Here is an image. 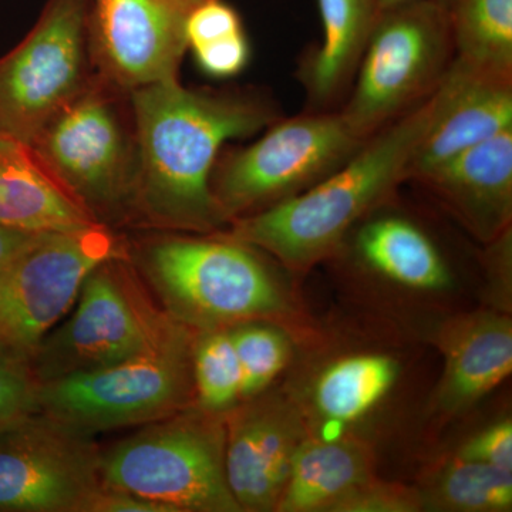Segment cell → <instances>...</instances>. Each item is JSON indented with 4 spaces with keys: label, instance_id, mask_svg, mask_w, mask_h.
Segmentation results:
<instances>
[{
    "label": "cell",
    "instance_id": "obj_1",
    "mask_svg": "<svg viewBox=\"0 0 512 512\" xmlns=\"http://www.w3.org/2000/svg\"><path fill=\"white\" fill-rule=\"evenodd\" d=\"M136 170L128 204L151 224L217 231L229 222L212 192L222 146L275 121L271 106L242 94L185 89L178 79L133 90Z\"/></svg>",
    "mask_w": 512,
    "mask_h": 512
},
{
    "label": "cell",
    "instance_id": "obj_2",
    "mask_svg": "<svg viewBox=\"0 0 512 512\" xmlns=\"http://www.w3.org/2000/svg\"><path fill=\"white\" fill-rule=\"evenodd\" d=\"M430 96L367 138L355 156L308 190L234 220L228 237L302 274L335 254L346 235L409 178L429 126Z\"/></svg>",
    "mask_w": 512,
    "mask_h": 512
},
{
    "label": "cell",
    "instance_id": "obj_3",
    "mask_svg": "<svg viewBox=\"0 0 512 512\" xmlns=\"http://www.w3.org/2000/svg\"><path fill=\"white\" fill-rule=\"evenodd\" d=\"M140 265L164 311L194 332L249 320L302 332L301 312L255 248L228 237H164L141 249Z\"/></svg>",
    "mask_w": 512,
    "mask_h": 512
},
{
    "label": "cell",
    "instance_id": "obj_4",
    "mask_svg": "<svg viewBox=\"0 0 512 512\" xmlns=\"http://www.w3.org/2000/svg\"><path fill=\"white\" fill-rule=\"evenodd\" d=\"M225 414L197 404L100 451L101 484L173 512H242L225 468Z\"/></svg>",
    "mask_w": 512,
    "mask_h": 512
},
{
    "label": "cell",
    "instance_id": "obj_5",
    "mask_svg": "<svg viewBox=\"0 0 512 512\" xmlns=\"http://www.w3.org/2000/svg\"><path fill=\"white\" fill-rule=\"evenodd\" d=\"M195 332L171 335L114 365L40 384V412L93 437L100 431L144 426L195 404Z\"/></svg>",
    "mask_w": 512,
    "mask_h": 512
},
{
    "label": "cell",
    "instance_id": "obj_6",
    "mask_svg": "<svg viewBox=\"0 0 512 512\" xmlns=\"http://www.w3.org/2000/svg\"><path fill=\"white\" fill-rule=\"evenodd\" d=\"M453 52L447 6L419 0L380 10L340 114L366 140L434 92Z\"/></svg>",
    "mask_w": 512,
    "mask_h": 512
},
{
    "label": "cell",
    "instance_id": "obj_7",
    "mask_svg": "<svg viewBox=\"0 0 512 512\" xmlns=\"http://www.w3.org/2000/svg\"><path fill=\"white\" fill-rule=\"evenodd\" d=\"M77 302L69 320L47 333L30 359L40 384L119 363L153 348L181 325L151 301L123 256L94 268Z\"/></svg>",
    "mask_w": 512,
    "mask_h": 512
},
{
    "label": "cell",
    "instance_id": "obj_8",
    "mask_svg": "<svg viewBox=\"0 0 512 512\" xmlns=\"http://www.w3.org/2000/svg\"><path fill=\"white\" fill-rule=\"evenodd\" d=\"M366 140L357 136L340 111L271 124L264 136L218 167L212 174V192L232 222L318 184L355 156Z\"/></svg>",
    "mask_w": 512,
    "mask_h": 512
},
{
    "label": "cell",
    "instance_id": "obj_9",
    "mask_svg": "<svg viewBox=\"0 0 512 512\" xmlns=\"http://www.w3.org/2000/svg\"><path fill=\"white\" fill-rule=\"evenodd\" d=\"M121 255L104 224L43 234L0 272V352L32 359L94 268Z\"/></svg>",
    "mask_w": 512,
    "mask_h": 512
},
{
    "label": "cell",
    "instance_id": "obj_10",
    "mask_svg": "<svg viewBox=\"0 0 512 512\" xmlns=\"http://www.w3.org/2000/svg\"><path fill=\"white\" fill-rule=\"evenodd\" d=\"M90 0H49L35 28L0 59V131L33 143L87 74Z\"/></svg>",
    "mask_w": 512,
    "mask_h": 512
},
{
    "label": "cell",
    "instance_id": "obj_11",
    "mask_svg": "<svg viewBox=\"0 0 512 512\" xmlns=\"http://www.w3.org/2000/svg\"><path fill=\"white\" fill-rule=\"evenodd\" d=\"M117 90L99 74L90 77L32 143L94 215L128 204L133 187L136 143L120 119Z\"/></svg>",
    "mask_w": 512,
    "mask_h": 512
},
{
    "label": "cell",
    "instance_id": "obj_12",
    "mask_svg": "<svg viewBox=\"0 0 512 512\" xmlns=\"http://www.w3.org/2000/svg\"><path fill=\"white\" fill-rule=\"evenodd\" d=\"M92 437L42 412L0 426V512H87L101 488Z\"/></svg>",
    "mask_w": 512,
    "mask_h": 512
},
{
    "label": "cell",
    "instance_id": "obj_13",
    "mask_svg": "<svg viewBox=\"0 0 512 512\" xmlns=\"http://www.w3.org/2000/svg\"><path fill=\"white\" fill-rule=\"evenodd\" d=\"M191 10L187 0H90L87 35L97 74L128 93L177 79Z\"/></svg>",
    "mask_w": 512,
    "mask_h": 512
},
{
    "label": "cell",
    "instance_id": "obj_14",
    "mask_svg": "<svg viewBox=\"0 0 512 512\" xmlns=\"http://www.w3.org/2000/svg\"><path fill=\"white\" fill-rule=\"evenodd\" d=\"M225 468L242 511L276 510L296 451L311 436L298 400L258 394L225 414Z\"/></svg>",
    "mask_w": 512,
    "mask_h": 512
},
{
    "label": "cell",
    "instance_id": "obj_15",
    "mask_svg": "<svg viewBox=\"0 0 512 512\" xmlns=\"http://www.w3.org/2000/svg\"><path fill=\"white\" fill-rule=\"evenodd\" d=\"M430 101L429 126L409 178L419 180L468 148L512 128V77L483 72L456 57Z\"/></svg>",
    "mask_w": 512,
    "mask_h": 512
},
{
    "label": "cell",
    "instance_id": "obj_16",
    "mask_svg": "<svg viewBox=\"0 0 512 512\" xmlns=\"http://www.w3.org/2000/svg\"><path fill=\"white\" fill-rule=\"evenodd\" d=\"M436 345L444 359L431 410L453 419L497 389L512 372V322L507 313L477 311L441 325Z\"/></svg>",
    "mask_w": 512,
    "mask_h": 512
},
{
    "label": "cell",
    "instance_id": "obj_17",
    "mask_svg": "<svg viewBox=\"0 0 512 512\" xmlns=\"http://www.w3.org/2000/svg\"><path fill=\"white\" fill-rule=\"evenodd\" d=\"M483 242L510 231L512 128L468 148L419 178Z\"/></svg>",
    "mask_w": 512,
    "mask_h": 512
},
{
    "label": "cell",
    "instance_id": "obj_18",
    "mask_svg": "<svg viewBox=\"0 0 512 512\" xmlns=\"http://www.w3.org/2000/svg\"><path fill=\"white\" fill-rule=\"evenodd\" d=\"M100 224L26 141L0 131V225L28 234L73 232Z\"/></svg>",
    "mask_w": 512,
    "mask_h": 512
},
{
    "label": "cell",
    "instance_id": "obj_19",
    "mask_svg": "<svg viewBox=\"0 0 512 512\" xmlns=\"http://www.w3.org/2000/svg\"><path fill=\"white\" fill-rule=\"evenodd\" d=\"M370 443L353 434L311 436L296 451L276 512H336L360 485L376 477Z\"/></svg>",
    "mask_w": 512,
    "mask_h": 512
},
{
    "label": "cell",
    "instance_id": "obj_20",
    "mask_svg": "<svg viewBox=\"0 0 512 512\" xmlns=\"http://www.w3.org/2000/svg\"><path fill=\"white\" fill-rule=\"evenodd\" d=\"M393 356L379 352L348 353L330 360L313 380L306 420L315 416L325 426L349 427L375 412L399 379Z\"/></svg>",
    "mask_w": 512,
    "mask_h": 512
},
{
    "label": "cell",
    "instance_id": "obj_21",
    "mask_svg": "<svg viewBox=\"0 0 512 512\" xmlns=\"http://www.w3.org/2000/svg\"><path fill=\"white\" fill-rule=\"evenodd\" d=\"M356 254L373 274L390 284L417 292L450 288V268L429 235L402 217L375 218L362 225Z\"/></svg>",
    "mask_w": 512,
    "mask_h": 512
},
{
    "label": "cell",
    "instance_id": "obj_22",
    "mask_svg": "<svg viewBox=\"0 0 512 512\" xmlns=\"http://www.w3.org/2000/svg\"><path fill=\"white\" fill-rule=\"evenodd\" d=\"M323 39L303 67V83L318 106L348 89L379 18L377 0H318Z\"/></svg>",
    "mask_w": 512,
    "mask_h": 512
},
{
    "label": "cell",
    "instance_id": "obj_23",
    "mask_svg": "<svg viewBox=\"0 0 512 512\" xmlns=\"http://www.w3.org/2000/svg\"><path fill=\"white\" fill-rule=\"evenodd\" d=\"M419 488L423 511L510 512L512 471L451 456Z\"/></svg>",
    "mask_w": 512,
    "mask_h": 512
},
{
    "label": "cell",
    "instance_id": "obj_24",
    "mask_svg": "<svg viewBox=\"0 0 512 512\" xmlns=\"http://www.w3.org/2000/svg\"><path fill=\"white\" fill-rule=\"evenodd\" d=\"M450 20L456 59L512 77V0H454Z\"/></svg>",
    "mask_w": 512,
    "mask_h": 512
},
{
    "label": "cell",
    "instance_id": "obj_25",
    "mask_svg": "<svg viewBox=\"0 0 512 512\" xmlns=\"http://www.w3.org/2000/svg\"><path fill=\"white\" fill-rule=\"evenodd\" d=\"M195 404L227 414L242 402V373L229 328L195 332L192 345Z\"/></svg>",
    "mask_w": 512,
    "mask_h": 512
},
{
    "label": "cell",
    "instance_id": "obj_26",
    "mask_svg": "<svg viewBox=\"0 0 512 512\" xmlns=\"http://www.w3.org/2000/svg\"><path fill=\"white\" fill-rule=\"evenodd\" d=\"M242 373V402L266 392L292 360V333L266 320L229 328Z\"/></svg>",
    "mask_w": 512,
    "mask_h": 512
},
{
    "label": "cell",
    "instance_id": "obj_27",
    "mask_svg": "<svg viewBox=\"0 0 512 512\" xmlns=\"http://www.w3.org/2000/svg\"><path fill=\"white\" fill-rule=\"evenodd\" d=\"M39 389L29 360L0 352V426L40 412Z\"/></svg>",
    "mask_w": 512,
    "mask_h": 512
},
{
    "label": "cell",
    "instance_id": "obj_28",
    "mask_svg": "<svg viewBox=\"0 0 512 512\" xmlns=\"http://www.w3.org/2000/svg\"><path fill=\"white\" fill-rule=\"evenodd\" d=\"M423 501L419 488L389 483L373 477L349 495L336 512H419Z\"/></svg>",
    "mask_w": 512,
    "mask_h": 512
},
{
    "label": "cell",
    "instance_id": "obj_29",
    "mask_svg": "<svg viewBox=\"0 0 512 512\" xmlns=\"http://www.w3.org/2000/svg\"><path fill=\"white\" fill-rule=\"evenodd\" d=\"M242 30L244 28L237 10L222 0H205L195 6L185 23V36L190 49Z\"/></svg>",
    "mask_w": 512,
    "mask_h": 512
},
{
    "label": "cell",
    "instance_id": "obj_30",
    "mask_svg": "<svg viewBox=\"0 0 512 512\" xmlns=\"http://www.w3.org/2000/svg\"><path fill=\"white\" fill-rule=\"evenodd\" d=\"M454 456L512 471L511 419L497 421L478 431L454 451Z\"/></svg>",
    "mask_w": 512,
    "mask_h": 512
},
{
    "label": "cell",
    "instance_id": "obj_31",
    "mask_svg": "<svg viewBox=\"0 0 512 512\" xmlns=\"http://www.w3.org/2000/svg\"><path fill=\"white\" fill-rule=\"evenodd\" d=\"M202 72L217 79L237 76L249 60V43L244 30L205 45L191 47Z\"/></svg>",
    "mask_w": 512,
    "mask_h": 512
},
{
    "label": "cell",
    "instance_id": "obj_32",
    "mask_svg": "<svg viewBox=\"0 0 512 512\" xmlns=\"http://www.w3.org/2000/svg\"><path fill=\"white\" fill-rule=\"evenodd\" d=\"M87 512H173V510L156 501L101 485L100 490L90 501Z\"/></svg>",
    "mask_w": 512,
    "mask_h": 512
},
{
    "label": "cell",
    "instance_id": "obj_33",
    "mask_svg": "<svg viewBox=\"0 0 512 512\" xmlns=\"http://www.w3.org/2000/svg\"><path fill=\"white\" fill-rule=\"evenodd\" d=\"M43 234H28L0 225V272Z\"/></svg>",
    "mask_w": 512,
    "mask_h": 512
},
{
    "label": "cell",
    "instance_id": "obj_34",
    "mask_svg": "<svg viewBox=\"0 0 512 512\" xmlns=\"http://www.w3.org/2000/svg\"><path fill=\"white\" fill-rule=\"evenodd\" d=\"M410 2H419V0H377V5H379L380 10H383ZM431 2L441 3V5L447 6V8L450 9L451 3H453L454 0H431Z\"/></svg>",
    "mask_w": 512,
    "mask_h": 512
},
{
    "label": "cell",
    "instance_id": "obj_35",
    "mask_svg": "<svg viewBox=\"0 0 512 512\" xmlns=\"http://www.w3.org/2000/svg\"><path fill=\"white\" fill-rule=\"evenodd\" d=\"M188 3L192 6V9L195 8V6L200 5V3L205 2V0H187Z\"/></svg>",
    "mask_w": 512,
    "mask_h": 512
}]
</instances>
